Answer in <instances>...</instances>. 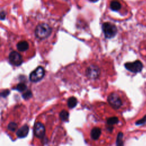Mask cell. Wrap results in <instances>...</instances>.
I'll list each match as a JSON object with an SVG mask.
<instances>
[{
    "label": "cell",
    "mask_w": 146,
    "mask_h": 146,
    "mask_svg": "<svg viewBox=\"0 0 146 146\" xmlns=\"http://www.w3.org/2000/svg\"><path fill=\"white\" fill-rule=\"evenodd\" d=\"M44 72L43 67L42 66H38L30 73L29 76L30 80L34 83L40 81L44 76Z\"/></svg>",
    "instance_id": "cell-4"
},
{
    "label": "cell",
    "mask_w": 146,
    "mask_h": 146,
    "mask_svg": "<svg viewBox=\"0 0 146 146\" xmlns=\"http://www.w3.org/2000/svg\"><path fill=\"white\" fill-rule=\"evenodd\" d=\"M100 74V70L98 66L91 64L88 66L86 70V75L90 79H97Z\"/></svg>",
    "instance_id": "cell-5"
},
{
    "label": "cell",
    "mask_w": 146,
    "mask_h": 146,
    "mask_svg": "<svg viewBox=\"0 0 146 146\" xmlns=\"http://www.w3.org/2000/svg\"><path fill=\"white\" fill-rule=\"evenodd\" d=\"M52 32L51 27L47 23H42L39 24L35 30V35L39 39H44L48 38Z\"/></svg>",
    "instance_id": "cell-1"
},
{
    "label": "cell",
    "mask_w": 146,
    "mask_h": 146,
    "mask_svg": "<svg viewBox=\"0 0 146 146\" xmlns=\"http://www.w3.org/2000/svg\"><path fill=\"white\" fill-rule=\"evenodd\" d=\"M101 134V129L98 127H94L91 131V137L93 140H98Z\"/></svg>",
    "instance_id": "cell-11"
},
{
    "label": "cell",
    "mask_w": 146,
    "mask_h": 146,
    "mask_svg": "<svg viewBox=\"0 0 146 146\" xmlns=\"http://www.w3.org/2000/svg\"><path fill=\"white\" fill-rule=\"evenodd\" d=\"M102 30L104 35L107 38L114 37L117 32L116 26L110 22H105L102 25Z\"/></svg>",
    "instance_id": "cell-2"
},
{
    "label": "cell",
    "mask_w": 146,
    "mask_h": 146,
    "mask_svg": "<svg viewBox=\"0 0 146 146\" xmlns=\"http://www.w3.org/2000/svg\"><path fill=\"white\" fill-rule=\"evenodd\" d=\"M122 138H123V133L121 132H119L117 135V140H116V144L117 145H122Z\"/></svg>",
    "instance_id": "cell-19"
},
{
    "label": "cell",
    "mask_w": 146,
    "mask_h": 146,
    "mask_svg": "<svg viewBox=\"0 0 146 146\" xmlns=\"http://www.w3.org/2000/svg\"><path fill=\"white\" fill-rule=\"evenodd\" d=\"M69 113L66 110H62L59 113V117L63 121H66L68 119Z\"/></svg>",
    "instance_id": "cell-15"
},
{
    "label": "cell",
    "mask_w": 146,
    "mask_h": 146,
    "mask_svg": "<svg viewBox=\"0 0 146 146\" xmlns=\"http://www.w3.org/2000/svg\"><path fill=\"white\" fill-rule=\"evenodd\" d=\"M119 119L117 117H111L107 120V123L108 125H113L117 123Z\"/></svg>",
    "instance_id": "cell-16"
},
{
    "label": "cell",
    "mask_w": 146,
    "mask_h": 146,
    "mask_svg": "<svg viewBox=\"0 0 146 146\" xmlns=\"http://www.w3.org/2000/svg\"><path fill=\"white\" fill-rule=\"evenodd\" d=\"M78 103L77 99L74 96H71L68 98L67 100V106L70 108H73L76 107Z\"/></svg>",
    "instance_id": "cell-13"
},
{
    "label": "cell",
    "mask_w": 146,
    "mask_h": 146,
    "mask_svg": "<svg viewBox=\"0 0 146 146\" xmlns=\"http://www.w3.org/2000/svg\"><path fill=\"white\" fill-rule=\"evenodd\" d=\"M17 127H18V124L15 122H10L7 125V129L11 132L15 131L17 128Z\"/></svg>",
    "instance_id": "cell-17"
},
{
    "label": "cell",
    "mask_w": 146,
    "mask_h": 146,
    "mask_svg": "<svg viewBox=\"0 0 146 146\" xmlns=\"http://www.w3.org/2000/svg\"><path fill=\"white\" fill-rule=\"evenodd\" d=\"M10 91L9 90H3L1 92V97H3V98L6 97V96H7L10 94Z\"/></svg>",
    "instance_id": "cell-20"
},
{
    "label": "cell",
    "mask_w": 146,
    "mask_h": 146,
    "mask_svg": "<svg viewBox=\"0 0 146 146\" xmlns=\"http://www.w3.org/2000/svg\"><path fill=\"white\" fill-rule=\"evenodd\" d=\"M90 1H91V2H96V1H98V0H90Z\"/></svg>",
    "instance_id": "cell-22"
},
{
    "label": "cell",
    "mask_w": 146,
    "mask_h": 146,
    "mask_svg": "<svg viewBox=\"0 0 146 146\" xmlns=\"http://www.w3.org/2000/svg\"><path fill=\"white\" fill-rule=\"evenodd\" d=\"M124 66L127 70L133 72L137 73L141 71L143 68V64L139 60H136L133 62H128L125 63Z\"/></svg>",
    "instance_id": "cell-6"
},
{
    "label": "cell",
    "mask_w": 146,
    "mask_h": 146,
    "mask_svg": "<svg viewBox=\"0 0 146 146\" xmlns=\"http://www.w3.org/2000/svg\"><path fill=\"white\" fill-rule=\"evenodd\" d=\"M9 59L10 63L15 66H18L21 65L23 62V59L22 56L19 53L15 51H11L9 55Z\"/></svg>",
    "instance_id": "cell-7"
},
{
    "label": "cell",
    "mask_w": 146,
    "mask_h": 146,
    "mask_svg": "<svg viewBox=\"0 0 146 146\" xmlns=\"http://www.w3.org/2000/svg\"><path fill=\"white\" fill-rule=\"evenodd\" d=\"M33 96V94L30 90H27L22 94V98L25 100H28L31 98Z\"/></svg>",
    "instance_id": "cell-18"
},
{
    "label": "cell",
    "mask_w": 146,
    "mask_h": 146,
    "mask_svg": "<svg viewBox=\"0 0 146 146\" xmlns=\"http://www.w3.org/2000/svg\"><path fill=\"white\" fill-rule=\"evenodd\" d=\"M13 89L19 92H23L27 89V86L24 83H20L17 84L15 88H13Z\"/></svg>",
    "instance_id": "cell-14"
},
{
    "label": "cell",
    "mask_w": 146,
    "mask_h": 146,
    "mask_svg": "<svg viewBox=\"0 0 146 146\" xmlns=\"http://www.w3.org/2000/svg\"><path fill=\"white\" fill-rule=\"evenodd\" d=\"M29 43L25 40L20 41L17 44V50L19 51H25L29 49Z\"/></svg>",
    "instance_id": "cell-10"
},
{
    "label": "cell",
    "mask_w": 146,
    "mask_h": 146,
    "mask_svg": "<svg viewBox=\"0 0 146 146\" xmlns=\"http://www.w3.org/2000/svg\"><path fill=\"white\" fill-rule=\"evenodd\" d=\"M29 131V127L27 125L25 124L22 126L19 129H18L16 132V135L19 138H23L26 137L28 135Z\"/></svg>",
    "instance_id": "cell-9"
},
{
    "label": "cell",
    "mask_w": 146,
    "mask_h": 146,
    "mask_svg": "<svg viewBox=\"0 0 146 146\" xmlns=\"http://www.w3.org/2000/svg\"><path fill=\"white\" fill-rule=\"evenodd\" d=\"M6 17V14L3 11H2L1 12V20H3L5 19Z\"/></svg>",
    "instance_id": "cell-21"
},
{
    "label": "cell",
    "mask_w": 146,
    "mask_h": 146,
    "mask_svg": "<svg viewBox=\"0 0 146 146\" xmlns=\"http://www.w3.org/2000/svg\"><path fill=\"white\" fill-rule=\"evenodd\" d=\"M110 8L113 11H118L121 8V4L118 1L113 0L110 3Z\"/></svg>",
    "instance_id": "cell-12"
},
{
    "label": "cell",
    "mask_w": 146,
    "mask_h": 146,
    "mask_svg": "<svg viewBox=\"0 0 146 146\" xmlns=\"http://www.w3.org/2000/svg\"><path fill=\"white\" fill-rule=\"evenodd\" d=\"M107 101L111 106L115 110L119 109L122 105L121 99L116 92L111 93L107 98Z\"/></svg>",
    "instance_id": "cell-3"
},
{
    "label": "cell",
    "mask_w": 146,
    "mask_h": 146,
    "mask_svg": "<svg viewBox=\"0 0 146 146\" xmlns=\"http://www.w3.org/2000/svg\"><path fill=\"white\" fill-rule=\"evenodd\" d=\"M34 133L36 137L42 139L45 135V128L40 122H36L34 126Z\"/></svg>",
    "instance_id": "cell-8"
}]
</instances>
